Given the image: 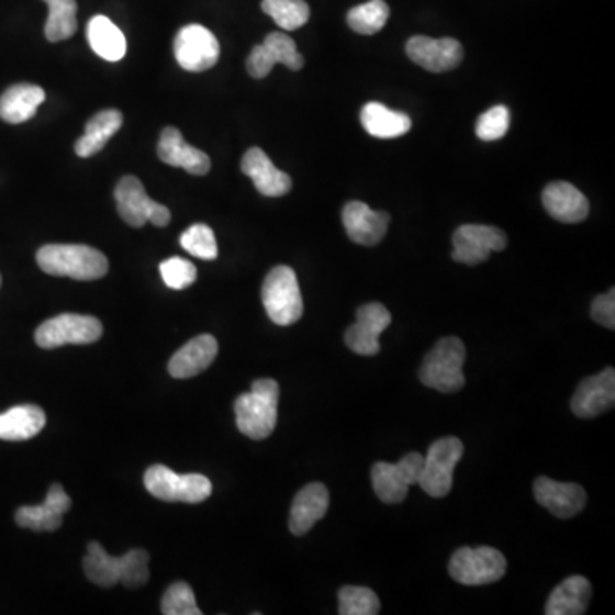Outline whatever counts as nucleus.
Segmentation results:
<instances>
[{"instance_id":"1","label":"nucleus","mask_w":615,"mask_h":615,"mask_svg":"<svg viewBox=\"0 0 615 615\" xmlns=\"http://www.w3.org/2000/svg\"><path fill=\"white\" fill-rule=\"evenodd\" d=\"M82 569L89 581L103 589H112L116 583L138 589L149 581V554L144 549H132L122 558H113L100 543H91Z\"/></svg>"},{"instance_id":"2","label":"nucleus","mask_w":615,"mask_h":615,"mask_svg":"<svg viewBox=\"0 0 615 615\" xmlns=\"http://www.w3.org/2000/svg\"><path fill=\"white\" fill-rule=\"evenodd\" d=\"M36 261L43 272L76 281H97L108 272L107 257L86 245H45L36 254Z\"/></svg>"},{"instance_id":"3","label":"nucleus","mask_w":615,"mask_h":615,"mask_svg":"<svg viewBox=\"0 0 615 615\" xmlns=\"http://www.w3.org/2000/svg\"><path fill=\"white\" fill-rule=\"evenodd\" d=\"M279 383L270 378L254 381L248 393L235 402L236 426L255 441L269 438L276 429Z\"/></svg>"},{"instance_id":"4","label":"nucleus","mask_w":615,"mask_h":615,"mask_svg":"<svg viewBox=\"0 0 615 615\" xmlns=\"http://www.w3.org/2000/svg\"><path fill=\"white\" fill-rule=\"evenodd\" d=\"M467 350L458 337H445L426 354L420 369L421 383L441 393H455L466 387L463 362Z\"/></svg>"},{"instance_id":"5","label":"nucleus","mask_w":615,"mask_h":615,"mask_svg":"<svg viewBox=\"0 0 615 615\" xmlns=\"http://www.w3.org/2000/svg\"><path fill=\"white\" fill-rule=\"evenodd\" d=\"M261 303L276 325L288 327L303 316V297L297 272L288 266H277L267 273L261 286Z\"/></svg>"},{"instance_id":"6","label":"nucleus","mask_w":615,"mask_h":615,"mask_svg":"<svg viewBox=\"0 0 615 615\" xmlns=\"http://www.w3.org/2000/svg\"><path fill=\"white\" fill-rule=\"evenodd\" d=\"M144 485L150 496L166 503L197 504L209 500L212 494V482L200 473L174 472L165 466H153L144 473Z\"/></svg>"},{"instance_id":"7","label":"nucleus","mask_w":615,"mask_h":615,"mask_svg":"<svg viewBox=\"0 0 615 615\" xmlns=\"http://www.w3.org/2000/svg\"><path fill=\"white\" fill-rule=\"evenodd\" d=\"M506 559L492 547H461L451 556L450 577L467 586H481L500 581L506 573Z\"/></svg>"},{"instance_id":"8","label":"nucleus","mask_w":615,"mask_h":615,"mask_svg":"<svg viewBox=\"0 0 615 615\" xmlns=\"http://www.w3.org/2000/svg\"><path fill=\"white\" fill-rule=\"evenodd\" d=\"M463 455V443L455 436L438 439L427 450L417 485L431 497H445L454 485V472Z\"/></svg>"},{"instance_id":"9","label":"nucleus","mask_w":615,"mask_h":615,"mask_svg":"<svg viewBox=\"0 0 615 615\" xmlns=\"http://www.w3.org/2000/svg\"><path fill=\"white\" fill-rule=\"evenodd\" d=\"M101 335H103V325L94 316L62 313L46 320L36 328L35 340L42 349H57L67 344L85 346V344L97 343Z\"/></svg>"},{"instance_id":"10","label":"nucleus","mask_w":615,"mask_h":615,"mask_svg":"<svg viewBox=\"0 0 615 615\" xmlns=\"http://www.w3.org/2000/svg\"><path fill=\"white\" fill-rule=\"evenodd\" d=\"M116 209L128 226L143 227L150 223L165 227L171 221V212L147 195L144 185L135 177H123L115 189Z\"/></svg>"},{"instance_id":"11","label":"nucleus","mask_w":615,"mask_h":615,"mask_svg":"<svg viewBox=\"0 0 615 615\" xmlns=\"http://www.w3.org/2000/svg\"><path fill=\"white\" fill-rule=\"evenodd\" d=\"M424 457L420 454L405 455L399 463L377 461L371 469L374 492L383 503L399 504L407 496L409 488L420 482Z\"/></svg>"},{"instance_id":"12","label":"nucleus","mask_w":615,"mask_h":615,"mask_svg":"<svg viewBox=\"0 0 615 615\" xmlns=\"http://www.w3.org/2000/svg\"><path fill=\"white\" fill-rule=\"evenodd\" d=\"M175 57L181 69L204 72L217 64L221 46L214 33L200 24L181 27L174 43Z\"/></svg>"},{"instance_id":"13","label":"nucleus","mask_w":615,"mask_h":615,"mask_svg":"<svg viewBox=\"0 0 615 615\" xmlns=\"http://www.w3.org/2000/svg\"><path fill=\"white\" fill-rule=\"evenodd\" d=\"M506 233L500 227L484 224H463L454 233V257L458 264L479 266L488 260L492 251L506 248Z\"/></svg>"},{"instance_id":"14","label":"nucleus","mask_w":615,"mask_h":615,"mask_svg":"<svg viewBox=\"0 0 615 615\" xmlns=\"http://www.w3.org/2000/svg\"><path fill=\"white\" fill-rule=\"evenodd\" d=\"M276 64L291 70H300L304 66V57L298 52L297 43L286 33H270L266 42L255 46L246 60V70L254 79H264Z\"/></svg>"},{"instance_id":"15","label":"nucleus","mask_w":615,"mask_h":615,"mask_svg":"<svg viewBox=\"0 0 615 615\" xmlns=\"http://www.w3.org/2000/svg\"><path fill=\"white\" fill-rule=\"evenodd\" d=\"M392 323V315L381 303L362 304L356 312V323L346 331V346L359 356L380 353L381 332Z\"/></svg>"},{"instance_id":"16","label":"nucleus","mask_w":615,"mask_h":615,"mask_svg":"<svg viewBox=\"0 0 615 615\" xmlns=\"http://www.w3.org/2000/svg\"><path fill=\"white\" fill-rule=\"evenodd\" d=\"M405 51L414 64L435 74L457 69L463 60V48L455 38L412 36Z\"/></svg>"},{"instance_id":"17","label":"nucleus","mask_w":615,"mask_h":615,"mask_svg":"<svg viewBox=\"0 0 615 615\" xmlns=\"http://www.w3.org/2000/svg\"><path fill=\"white\" fill-rule=\"evenodd\" d=\"M615 404V371L604 369L595 377L586 378L578 384L571 399V411L581 420H593L611 411Z\"/></svg>"},{"instance_id":"18","label":"nucleus","mask_w":615,"mask_h":615,"mask_svg":"<svg viewBox=\"0 0 615 615\" xmlns=\"http://www.w3.org/2000/svg\"><path fill=\"white\" fill-rule=\"evenodd\" d=\"M535 501L558 518H573L586 504V492L574 482H558L538 477L534 484Z\"/></svg>"},{"instance_id":"19","label":"nucleus","mask_w":615,"mask_h":615,"mask_svg":"<svg viewBox=\"0 0 615 615\" xmlns=\"http://www.w3.org/2000/svg\"><path fill=\"white\" fill-rule=\"evenodd\" d=\"M343 223L347 236L354 243L365 246H374L384 238L389 230L390 214L383 211H373L365 202L354 200L346 204L343 211Z\"/></svg>"},{"instance_id":"20","label":"nucleus","mask_w":615,"mask_h":615,"mask_svg":"<svg viewBox=\"0 0 615 615\" xmlns=\"http://www.w3.org/2000/svg\"><path fill=\"white\" fill-rule=\"evenodd\" d=\"M72 501L60 484H54L46 494L45 503L23 506L15 512V523L33 532H55L62 527V516L69 512Z\"/></svg>"},{"instance_id":"21","label":"nucleus","mask_w":615,"mask_h":615,"mask_svg":"<svg viewBox=\"0 0 615 615\" xmlns=\"http://www.w3.org/2000/svg\"><path fill=\"white\" fill-rule=\"evenodd\" d=\"M331 494L322 482L304 485L292 501L289 530L292 535L308 534L323 516L327 515Z\"/></svg>"},{"instance_id":"22","label":"nucleus","mask_w":615,"mask_h":615,"mask_svg":"<svg viewBox=\"0 0 615 615\" xmlns=\"http://www.w3.org/2000/svg\"><path fill=\"white\" fill-rule=\"evenodd\" d=\"M543 202L550 217L559 223L577 224L589 217V199L568 181H552L547 185Z\"/></svg>"},{"instance_id":"23","label":"nucleus","mask_w":615,"mask_h":615,"mask_svg":"<svg viewBox=\"0 0 615 615\" xmlns=\"http://www.w3.org/2000/svg\"><path fill=\"white\" fill-rule=\"evenodd\" d=\"M158 156L166 165L183 168L202 177L211 171V159L204 150L190 146L178 128L166 127L158 144Z\"/></svg>"},{"instance_id":"24","label":"nucleus","mask_w":615,"mask_h":615,"mask_svg":"<svg viewBox=\"0 0 615 615\" xmlns=\"http://www.w3.org/2000/svg\"><path fill=\"white\" fill-rule=\"evenodd\" d=\"M242 171L254 181L255 189L266 197H282L292 189L288 174L276 168L260 147L246 150L242 159Z\"/></svg>"},{"instance_id":"25","label":"nucleus","mask_w":615,"mask_h":615,"mask_svg":"<svg viewBox=\"0 0 615 615\" xmlns=\"http://www.w3.org/2000/svg\"><path fill=\"white\" fill-rule=\"evenodd\" d=\"M217 349L220 346L212 335L204 334L192 338L169 359V374L178 380L197 377L214 362Z\"/></svg>"},{"instance_id":"26","label":"nucleus","mask_w":615,"mask_h":615,"mask_svg":"<svg viewBox=\"0 0 615 615\" xmlns=\"http://www.w3.org/2000/svg\"><path fill=\"white\" fill-rule=\"evenodd\" d=\"M46 415L38 405H18L0 414V439L26 441L45 427Z\"/></svg>"},{"instance_id":"27","label":"nucleus","mask_w":615,"mask_h":615,"mask_svg":"<svg viewBox=\"0 0 615 615\" xmlns=\"http://www.w3.org/2000/svg\"><path fill=\"white\" fill-rule=\"evenodd\" d=\"M592 584L584 577L566 578L547 600V615H581L589 608Z\"/></svg>"},{"instance_id":"28","label":"nucleus","mask_w":615,"mask_h":615,"mask_svg":"<svg viewBox=\"0 0 615 615\" xmlns=\"http://www.w3.org/2000/svg\"><path fill=\"white\" fill-rule=\"evenodd\" d=\"M46 94L40 86L15 85L0 97V119L18 125L27 122L36 115L40 104Z\"/></svg>"},{"instance_id":"29","label":"nucleus","mask_w":615,"mask_h":615,"mask_svg":"<svg viewBox=\"0 0 615 615\" xmlns=\"http://www.w3.org/2000/svg\"><path fill=\"white\" fill-rule=\"evenodd\" d=\"M123 116L119 110H103L86 123L85 135L77 138L76 149L79 158H91L100 153L108 141L122 127Z\"/></svg>"},{"instance_id":"30","label":"nucleus","mask_w":615,"mask_h":615,"mask_svg":"<svg viewBox=\"0 0 615 615\" xmlns=\"http://www.w3.org/2000/svg\"><path fill=\"white\" fill-rule=\"evenodd\" d=\"M88 42L92 52L108 62H119L127 54V40L107 15H94L88 23Z\"/></svg>"},{"instance_id":"31","label":"nucleus","mask_w":615,"mask_h":615,"mask_svg":"<svg viewBox=\"0 0 615 615\" xmlns=\"http://www.w3.org/2000/svg\"><path fill=\"white\" fill-rule=\"evenodd\" d=\"M361 123L369 135L377 138H396L407 134L412 120L405 113L393 112L381 103H368L361 110Z\"/></svg>"},{"instance_id":"32","label":"nucleus","mask_w":615,"mask_h":615,"mask_svg":"<svg viewBox=\"0 0 615 615\" xmlns=\"http://www.w3.org/2000/svg\"><path fill=\"white\" fill-rule=\"evenodd\" d=\"M48 5L45 36L48 42L69 40L77 31L76 0H43Z\"/></svg>"},{"instance_id":"33","label":"nucleus","mask_w":615,"mask_h":615,"mask_svg":"<svg viewBox=\"0 0 615 615\" xmlns=\"http://www.w3.org/2000/svg\"><path fill=\"white\" fill-rule=\"evenodd\" d=\"M390 8L384 0H369L347 12V24L359 35H377L389 21Z\"/></svg>"},{"instance_id":"34","label":"nucleus","mask_w":615,"mask_h":615,"mask_svg":"<svg viewBox=\"0 0 615 615\" xmlns=\"http://www.w3.org/2000/svg\"><path fill=\"white\" fill-rule=\"evenodd\" d=\"M261 11L286 31L300 30L310 20V8L304 0H261Z\"/></svg>"},{"instance_id":"35","label":"nucleus","mask_w":615,"mask_h":615,"mask_svg":"<svg viewBox=\"0 0 615 615\" xmlns=\"http://www.w3.org/2000/svg\"><path fill=\"white\" fill-rule=\"evenodd\" d=\"M380 612V599L366 586H344L338 590V614L377 615Z\"/></svg>"},{"instance_id":"36","label":"nucleus","mask_w":615,"mask_h":615,"mask_svg":"<svg viewBox=\"0 0 615 615\" xmlns=\"http://www.w3.org/2000/svg\"><path fill=\"white\" fill-rule=\"evenodd\" d=\"M180 245L193 257L202 260L217 258V242L214 231L208 224H193L180 236Z\"/></svg>"},{"instance_id":"37","label":"nucleus","mask_w":615,"mask_h":615,"mask_svg":"<svg viewBox=\"0 0 615 615\" xmlns=\"http://www.w3.org/2000/svg\"><path fill=\"white\" fill-rule=\"evenodd\" d=\"M161 612L165 615H200L195 595L185 581L171 584L163 595Z\"/></svg>"},{"instance_id":"38","label":"nucleus","mask_w":615,"mask_h":615,"mask_svg":"<svg viewBox=\"0 0 615 615\" xmlns=\"http://www.w3.org/2000/svg\"><path fill=\"white\" fill-rule=\"evenodd\" d=\"M159 272H161L165 284L175 291L190 288L197 281V267L192 261L180 257H171L163 261Z\"/></svg>"},{"instance_id":"39","label":"nucleus","mask_w":615,"mask_h":615,"mask_svg":"<svg viewBox=\"0 0 615 615\" xmlns=\"http://www.w3.org/2000/svg\"><path fill=\"white\" fill-rule=\"evenodd\" d=\"M510 128V110L504 104L491 108L477 120L476 134L481 141H500Z\"/></svg>"},{"instance_id":"40","label":"nucleus","mask_w":615,"mask_h":615,"mask_svg":"<svg viewBox=\"0 0 615 615\" xmlns=\"http://www.w3.org/2000/svg\"><path fill=\"white\" fill-rule=\"evenodd\" d=\"M592 318L602 327L614 331L615 328V291L600 294L592 303Z\"/></svg>"},{"instance_id":"41","label":"nucleus","mask_w":615,"mask_h":615,"mask_svg":"<svg viewBox=\"0 0 615 615\" xmlns=\"http://www.w3.org/2000/svg\"><path fill=\"white\" fill-rule=\"evenodd\" d=\"M0 286H2V277H0Z\"/></svg>"}]
</instances>
